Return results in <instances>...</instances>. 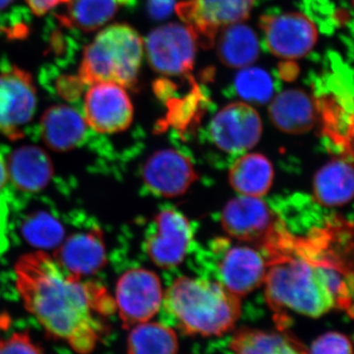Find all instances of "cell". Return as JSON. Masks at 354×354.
<instances>
[{
	"label": "cell",
	"mask_w": 354,
	"mask_h": 354,
	"mask_svg": "<svg viewBox=\"0 0 354 354\" xmlns=\"http://www.w3.org/2000/svg\"><path fill=\"white\" fill-rule=\"evenodd\" d=\"M162 283L156 272L132 269L118 279L115 290L116 309L124 329L148 322L162 307Z\"/></svg>",
	"instance_id": "cell-5"
},
{
	"label": "cell",
	"mask_w": 354,
	"mask_h": 354,
	"mask_svg": "<svg viewBox=\"0 0 354 354\" xmlns=\"http://www.w3.org/2000/svg\"><path fill=\"white\" fill-rule=\"evenodd\" d=\"M260 27L269 50L286 59H297L308 55L318 39L316 26L301 13L263 15Z\"/></svg>",
	"instance_id": "cell-11"
},
{
	"label": "cell",
	"mask_w": 354,
	"mask_h": 354,
	"mask_svg": "<svg viewBox=\"0 0 354 354\" xmlns=\"http://www.w3.org/2000/svg\"><path fill=\"white\" fill-rule=\"evenodd\" d=\"M55 260L65 272L79 278L100 271L106 262L102 232L93 228L71 235L57 249Z\"/></svg>",
	"instance_id": "cell-16"
},
{
	"label": "cell",
	"mask_w": 354,
	"mask_h": 354,
	"mask_svg": "<svg viewBox=\"0 0 354 354\" xmlns=\"http://www.w3.org/2000/svg\"><path fill=\"white\" fill-rule=\"evenodd\" d=\"M298 72H299V67L293 62H286L279 65V75L286 81L295 80L298 75Z\"/></svg>",
	"instance_id": "cell-34"
},
{
	"label": "cell",
	"mask_w": 354,
	"mask_h": 354,
	"mask_svg": "<svg viewBox=\"0 0 354 354\" xmlns=\"http://www.w3.org/2000/svg\"><path fill=\"white\" fill-rule=\"evenodd\" d=\"M221 62L232 68H244L254 64L260 55L257 34L241 22L223 28L218 41Z\"/></svg>",
	"instance_id": "cell-22"
},
{
	"label": "cell",
	"mask_w": 354,
	"mask_h": 354,
	"mask_svg": "<svg viewBox=\"0 0 354 354\" xmlns=\"http://www.w3.org/2000/svg\"><path fill=\"white\" fill-rule=\"evenodd\" d=\"M143 39L130 26H109L83 53L78 78L84 85L111 82L133 88L138 81Z\"/></svg>",
	"instance_id": "cell-4"
},
{
	"label": "cell",
	"mask_w": 354,
	"mask_h": 354,
	"mask_svg": "<svg viewBox=\"0 0 354 354\" xmlns=\"http://www.w3.org/2000/svg\"><path fill=\"white\" fill-rule=\"evenodd\" d=\"M16 288L28 312L51 339L90 354L108 333L102 318L115 301L104 286L70 274L43 251L23 255L15 266Z\"/></svg>",
	"instance_id": "cell-1"
},
{
	"label": "cell",
	"mask_w": 354,
	"mask_h": 354,
	"mask_svg": "<svg viewBox=\"0 0 354 354\" xmlns=\"http://www.w3.org/2000/svg\"><path fill=\"white\" fill-rule=\"evenodd\" d=\"M263 244L269 254L266 298L274 312L291 310L318 318L337 307L351 313L353 272L348 263L316 252L279 223Z\"/></svg>",
	"instance_id": "cell-2"
},
{
	"label": "cell",
	"mask_w": 354,
	"mask_h": 354,
	"mask_svg": "<svg viewBox=\"0 0 354 354\" xmlns=\"http://www.w3.org/2000/svg\"><path fill=\"white\" fill-rule=\"evenodd\" d=\"M120 0H70L62 23L83 32H93L115 15Z\"/></svg>",
	"instance_id": "cell-25"
},
{
	"label": "cell",
	"mask_w": 354,
	"mask_h": 354,
	"mask_svg": "<svg viewBox=\"0 0 354 354\" xmlns=\"http://www.w3.org/2000/svg\"><path fill=\"white\" fill-rule=\"evenodd\" d=\"M274 167L269 158L257 153H245L230 167L228 180L244 196L262 197L271 189Z\"/></svg>",
	"instance_id": "cell-21"
},
{
	"label": "cell",
	"mask_w": 354,
	"mask_h": 354,
	"mask_svg": "<svg viewBox=\"0 0 354 354\" xmlns=\"http://www.w3.org/2000/svg\"><path fill=\"white\" fill-rule=\"evenodd\" d=\"M353 167L346 158H335L317 172L314 178V197L326 207L348 204L353 196Z\"/></svg>",
	"instance_id": "cell-20"
},
{
	"label": "cell",
	"mask_w": 354,
	"mask_h": 354,
	"mask_svg": "<svg viewBox=\"0 0 354 354\" xmlns=\"http://www.w3.org/2000/svg\"><path fill=\"white\" fill-rule=\"evenodd\" d=\"M41 135L44 144L55 152L78 148L87 135V123L75 109L58 104L41 116Z\"/></svg>",
	"instance_id": "cell-17"
},
{
	"label": "cell",
	"mask_w": 354,
	"mask_h": 354,
	"mask_svg": "<svg viewBox=\"0 0 354 354\" xmlns=\"http://www.w3.org/2000/svg\"><path fill=\"white\" fill-rule=\"evenodd\" d=\"M272 124L286 134H304L315 125V99L304 90L291 88L277 95L269 106Z\"/></svg>",
	"instance_id": "cell-18"
},
{
	"label": "cell",
	"mask_w": 354,
	"mask_h": 354,
	"mask_svg": "<svg viewBox=\"0 0 354 354\" xmlns=\"http://www.w3.org/2000/svg\"><path fill=\"white\" fill-rule=\"evenodd\" d=\"M221 221L223 230L237 241L262 243L278 223L264 200L244 195L228 201Z\"/></svg>",
	"instance_id": "cell-14"
},
{
	"label": "cell",
	"mask_w": 354,
	"mask_h": 354,
	"mask_svg": "<svg viewBox=\"0 0 354 354\" xmlns=\"http://www.w3.org/2000/svg\"><path fill=\"white\" fill-rule=\"evenodd\" d=\"M0 354H44L26 332L14 333L8 337H0Z\"/></svg>",
	"instance_id": "cell-29"
},
{
	"label": "cell",
	"mask_w": 354,
	"mask_h": 354,
	"mask_svg": "<svg viewBox=\"0 0 354 354\" xmlns=\"http://www.w3.org/2000/svg\"><path fill=\"white\" fill-rule=\"evenodd\" d=\"M22 234L30 245L51 249L64 241L65 230L55 216L46 212H36L23 221Z\"/></svg>",
	"instance_id": "cell-26"
},
{
	"label": "cell",
	"mask_w": 354,
	"mask_h": 354,
	"mask_svg": "<svg viewBox=\"0 0 354 354\" xmlns=\"http://www.w3.org/2000/svg\"><path fill=\"white\" fill-rule=\"evenodd\" d=\"M8 206L4 199H0V252L8 245Z\"/></svg>",
	"instance_id": "cell-32"
},
{
	"label": "cell",
	"mask_w": 354,
	"mask_h": 354,
	"mask_svg": "<svg viewBox=\"0 0 354 354\" xmlns=\"http://www.w3.org/2000/svg\"><path fill=\"white\" fill-rule=\"evenodd\" d=\"M142 177L153 194L164 198L181 196L198 178L189 158L174 149L153 153L144 165Z\"/></svg>",
	"instance_id": "cell-13"
},
{
	"label": "cell",
	"mask_w": 354,
	"mask_h": 354,
	"mask_svg": "<svg viewBox=\"0 0 354 354\" xmlns=\"http://www.w3.org/2000/svg\"><path fill=\"white\" fill-rule=\"evenodd\" d=\"M165 314L187 335H221L234 329L241 314V297L218 281L180 277L165 291Z\"/></svg>",
	"instance_id": "cell-3"
},
{
	"label": "cell",
	"mask_w": 354,
	"mask_h": 354,
	"mask_svg": "<svg viewBox=\"0 0 354 354\" xmlns=\"http://www.w3.org/2000/svg\"><path fill=\"white\" fill-rule=\"evenodd\" d=\"M146 239V252L160 269L176 268L185 258L193 239L189 221L176 209H164L153 220Z\"/></svg>",
	"instance_id": "cell-12"
},
{
	"label": "cell",
	"mask_w": 354,
	"mask_h": 354,
	"mask_svg": "<svg viewBox=\"0 0 354 354\" xmlns=\"http://www.w3.org/2000/svg\"><path fill=\"white\" fill-rule=\"evenodd\" d=\"M225 247L218 263V283L239 297L264 283L268 264L259 251L248 246Z\"/></svg>",
	"instance_id": "cell-15"
},
{
	"label": "cell",
	"mask_w": 354,
	"mask_h": 354,
	"mask_svg": "<svg viewBox=\"0 0 354 354\" xmlns=\"http://www.w3.org/2000/svg\"><path fill=\"white\" fill-rule=\"evenodd\" d=\"M7 180H8V172H7L6 164L3 158L0 156V192L6 185Z\"/></svg>",
	"instance_id": "cell-35"
},
{
	"label": "cell",
	"mask_w": 354,
	"mask_h": 354,
	"mask_svg": "<svg viewBox=\"0 0 354 354\" xmlns=\"http://www.w3.org/2000/svg\"><path fill=\"white\" fill-rule=\"evenodd\" d=\"M254 0H187L176 6L177 15L204 48L214 44L221 28L248 18Z\"/></svg>",
	"instance_id": "cell-7"
},
{
	"label": "cell",
	"mask_w": 354,
	"mask_h": 354,
	"mask_svg": "<svg viewBox=\"0 0 354 354\" xmlns=\"http://www.w3.org/2000/svg\"><path fill=\"white\" fill-rule=\"evenodd\" d=\"M36 106V88L29 73L12 67L0 74V134L9 140L23 138Z\"/></svg>",
	"instance_id": "cell-8"
},
{
	"label": "cell",
	"mask_w": 354,
	"mask_h": 354,
	"mask_svg": "<svg viewBox=\"0 0 354 354\" xmlns=\"http://www.w3.org/2000/svg\"><path fill=\"white\" fill-rule=\"evenodd\" d=\"M176 0H146L148 15L153 20L160 21L169 17L176 8Z\"/></svg>",
	"instance_id": "cell-30"
},
{
	"label": "cell",
	"mask_w": 354,
	"mask_h": 354,
	"mask_svg": "<svg viewBox=\"0 0 354 354\" xmlns=\"http://www.w3.org/2000/svg\"><path fill=\"white\" fill-rule=\"evenodd\" d=\"M84 100V120L101 134L124 131L133 121V106L122 86L111 82L90 85Z\"/></svg>",
	"instance_id": "cell-9"
},
{
	"label": "cell",
	"mask_w": 354,
	"mask_h": 354,
	"mask_svg": "<svg viewBox=\"0 0 354 354\" xmlns=\"http://www.w3.org/2000/svg\"><path fill=\"white\" fill-rule=\"evenodd\" d=\"M234 88L244 101L264 104L271 101L276 83L266 70L247 66L235 77Z\"/></svg>",
	"instance_id": "cell-27"
},
{
	"label": "cell",
	"mask_w": 354,
	"mask_h": 354,
	"mask_svg": "<svg viewBox=\"0 0 354 354\" xmlns=\"http://www.w3.org/2000/svg\"><path fill=\"white\" fill-rule=\"evenodd\" d=\"M8 179L25 192L43 190L53 174V165L48 153L35 146L16 149L6 164Z\"/></svg>",
	"instance_id": "cell-19"
},
{
	"label": "cell",
	"mask_w": 354,
	"mask_h": 354,
	"mask_svg": "<svg viewBox=\"0 0 354 354\" xmlns=\"http://www.w3.org/2000/svg\"><path fill=\"white\" fill-rule=\"evenodd\" d=\"M232 348L234 354H307V349L283 330H237Z\"/></svg>",
	"instance_id": "cell-23"
},
{
	"label": "cell",
	"mask_w": 354,
	"mask_h": 354,
	"mask_svg": "<svg viewBox=\"0 0 354 354\" xmlns=\"http://www.w3.org/2000/svg\"><path fill=\"white\" fill-rule=\"evenodd\" d=\"M262 130L259 114L245 102L227 104L214 116L209 127L214 144L228 153H241L254 148Z\"/></svg>",
	"instance_id": "cell-10"
},
{
	"label": "cell",
	"mask_w": 354,
	"mask_h": 354,
	"mask_svg": "<svg viewBox=\"0 0 354 354\" xmlns=\"http://www.w3.org/2000/svg\"><path fill=\"white\" fill-rule=\"evenodd\" d=\"M177 351L176 332L165 324H138L128 335L127 354H177Z\"/></svg>",
	"instance_id": "cell-24"
},
{
	"label": "cell",
	"mask_w": 354,
	"mask_h": 354,
	"mask_svg": "<svg viewBox=\"0 0 354 354\" xmlns=\"http://www.w3.org/2000/svg\"><path fill=\"white\" fill-rule=\"evenodd\" d=\"M307 354H353V346L346 335L329 332L314 341Z\"/></svg>",
	"instance_id": "cell-28"
},
{
	"label": "cell",
	"mask_w": 354,
	"mask_h": 354,
	"mask_svg": "<svg viewBox=\"0 0 354 354\" xmlns=\"http://www.w3.org/2000/svg\"><path fill=\"white\" fill-rule=\"evenodd\" d=\"M68 1L70 0H26L28 6L32 9V13L38 16L44 15L62 2Z\"/></svg>",
	"instance_id": "cell-33"
},
{
	"label": "cell",
	"mask_w": 354,
	"mask_h": 354,
	"mask_svg": "<svg viewBox=\"0 0 354 354\" xmlns=\"http://www.w3.org/2000/svg\"><path fill=\"white\" fill-rule=\"evenodd\" d=\"M16 0H0V11L8 8Z\"/></svg>",
	"instance_id": "cell-36"
},
{
	"label": "cell",
	"mask_w": 354,
	"mask_h": 354,
	"mask_svg": "<svg viewBox=\"0 0 354 354\" xmlns=\"http://www.w3.org/2000/svg\"><path fill=\"white\" fill-rule=\"evenodd\" d=\"M84 84L78 77H62L57 83V91L67 101H75L82 91Z\"/></svg>",
	"instance_id": "cell-31"
},
{
	"label": "cell",
	"mask_w": 354,
	"mask_h": 354,
	"mask_svg": "<svg viewBox=\"0 0 354 354\" xmlns=\"http://www.w3.org/2000/svg\"><path fill=\"white\" fill-rule=\"evenodd\" d=\"M197 39L187 26L171 23L149 34L146 53L155 71L165 75H183L192 71Z\"/></svg>",
	"instance_id": "cell-6"
}]
</instances>
